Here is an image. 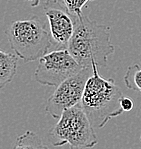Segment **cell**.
Listing matches in <instances>:
<instances>
[{
	"instance_id": "6da1fadb",
	"label": "cell",
	"mask_w": 141,
	"mask_h": 149,
	"mask_svg": "<svg viewBox=\"0 0 141 149\" xmlns=\"http://www.w3.org/2000/svg\"><path fill=\"white\" fill-rule=\"evenodd\" d=\"M82 67H106L107 59L115 51L110 39V27L93 21L87 15L77 16L75 29L67 47Z\"/></svg>"
},
{
	"instance_id": "7a4b0ae2",
	"label": "cell",
	"mask_w": 141,
	"mask_h": 149,
	"mask_svg": "<svg viewBox=\"0 0 141 149\" xmlns=\"http://www.w3.org/2000/svg\"><path fill=\"white\" fill-rule=\"evenodd\" d=\"M92 68V75L86 82L80 104L93 127L102 128L109 120L124 112L120 105L124 95L114 80L99 74L96 64L93 63Z\"/></svg>"
},
{
	"instance_id": "3957f363",
	"label": "cell",
	"mask_w": 141,
	"mask_h": 149,
	"mask_svg": "<svg viewBox=\"0 0 141 149\" xmlns=\"http://www.w3.org/2000/svg\"><path fill=\"white\" fill-rule=\"evenodd\" d=\"M5 35L14 54L24 62L40 59L53 47L49 29L36 15L13 21L6 28Z\"/></svg>"
},
{
	"instance_id": "277c9868",
	"label": "cell",
	"mask_w": 141,
	"mask_h": 149,
	"mask_svg": "<svg viewBox=\"0 0 141 149\" xmlns=\"http://www.w3.org/2000/svg\"><path fill=\"white\" fill-rule=\"evenodd\" d=\"M50 135L56 147L68 144L70 149H89L98 143L94 127L81 104L65 110Z\"/></svg>"
},
{
	"instance_id": "5b68a950",
	"label": "cell",
	"mask_w": 141,
	"mask_h": 149,
	"mask_svg": "<svg viewBox=\"0 0 141 149\" xmlns=\"http://www.w3.org/2000/svg\"><path fill=\"white\" fill-rule=\"evenodd\" d=\"M82 68L68 49H55L39 59L34 80L42 85L57 87Z\"/></svg>"
},
{
	"instance_id": "8992f818",
	"label": "cell",
	"mask_w": 141,
	"mask_h": 149,
	"mask_svg": "<svg viewBox=\"0 0 141 149\" xmlns=\"http://www.w3.org/2000/svg\"><path fill=\"white\" fill-rule=\"evenodd\" d=\"M92 66L83 67L56 87L45 104V111L54 119H59L66 109L81 103L87 80L92 75Z\"/></svg>"
},
{
	"instance_id": "52a82bcc",
	"label": "cell",
	"mask_w": 141,
	"mask_h": 149,
	"mask_svg": "<svg viewBox=\"0 0 141 149\" xmlns=\"http://www.w3.org/2000/svg\"><path fill=\"white\" fill-rule=\"evenodd\" d=\"M44 13L54 50L67 49L74 33L77 16L70 12L62 0H46Z\"/></svg>"
},
{
	"instance_id": "ba28073f",
	"label": "cell",
	"mask_w": 141,
	"mask_h": 149,
	"mask_svg": "<svg viewBox=\"0 0 141 149\" xmlns=\"http://www.w3.org/2000/svg\"><path fill=\"white\" fill-rule=\"evenodd\" d=\"M17 58L15 54L0 50V89L12 81L17 72Z\"/></svg>"
},
{
	"instance_id": "9c48e42d",
	"label": "cell",
	"mask_w": 141,
	"mask_h": 149,
	"mask_svg": "<svg viewBox=\"0 0 141 149\" xmlns=\"http://www.w3.org/2000/svg\"><path fill=\"white\" fill-rule=\"evenodd\" d=\"M14 149H48V147L35 132L27 130L16 139Z\"/></svg>"
},
{
	"instance_id": "30bf717a",
	"label": "cell",
	"mask_w": 141,
	"mask_h": 149,
	"mask_svg": "<svg viewBox=\"0 0 141 149\" xmlns=\"http://www.w3.org/2000/svg\"><path fill=\"white\" fill-rule=\"evenodd\" d=\"M124 83L128 89L141 91V66L132 64L124 75Z\"/></svg>"
},
{
	"instance_id": "8fae6325",
	"label": "cell",
	"mask_w": 141,
	"mask_h": 149,
	"mask_svg": "<svg viewBox=\"0 0 141 149\" xmlns=\"http://www.w3.org/2000/svg\"><path fill=\"white\" fill-rule=\"evenodd\" d=\"M62 1L72 14L80 16L83 14L82 10L84 7H86V4L94 0H62Z\"/></svg>"
},
{
	"instance_id": "7c38bea8",
	"label": "cell",
	"mask_w": 141,
	"mask_h": 149,
	"mask_svg": "<svg viewBox=\"0 0 141 149\" xmlns=\"http://www.w3.org/2000/svg\"><path fill=\"white\" fill-rule=\"evenodd\" d=\"M120 105H121V108L123 109L124 112H128V111H130V110H132L133 106H134V103L130 98L123 96L121 101H120Z\"/></svg>"
},
{
	"instance_id": "4fadbf2b",
	"label": "cell",
	"mask_w": 141,
	"mask_h": 149,
	"mask_svg": "<svg viewBox=\"0 0 141 149\" xmlns=\"http://www.w3.org/2000/svg\"><path fill=\"white\" fill-rule=\"evenodd\" d=\"M26 1L29 2V4H30L32 7H36V6L39 5V3H40L41 0H26Z\"/></svg>"
},
{
	"instance_id": "5bb4252c",
	"label": "cell",
	"mask_w": 141,
	"mask_h": 149,
	"mask_svg": "<svg viewBox=\"0 0 141 149\" xmlns=\"http://www.w3.org/2000/svg\"><path fill=\"white\" fill-rule=\"evenodd\" d=\"M140 140H141V136H140Z\"/></svg>"
}]
</instances>
